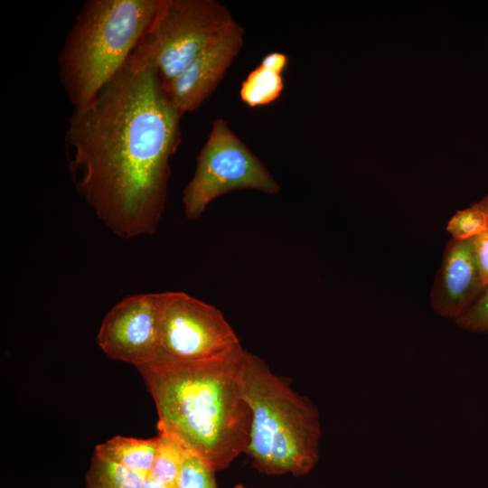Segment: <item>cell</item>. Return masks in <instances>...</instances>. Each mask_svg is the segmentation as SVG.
Wrapping results in <instances>:
<instances>
[{"mask_svg": "<svg viewBox=\"0 0 488 488\" xmlns=\"http://www.w3.org/2000/svg\"><path fill=\"white\" fill-rule=\"evenodd\" d=\"M183 115L157 73L125 66L74 110L65 145L78 192L116 235L153 234L163 213Z\"/></svg>", "mask_w": 488, "mask_h": 488, "instance_id": "obj_1", "label": "cell"}, {"mask_svg": "<svg viewBox=\"0 0 488 488\" xmlns=\"http://www.w3.org/2000/svg\"><path fill=\"white\" fill-rule=\"evenodd\" d=\"M246 350L219 358H158L136 367L158 415V431L178 437L214 471L223 470L249 441L252 412L245 399Z\"/></svg>", "mask_w": 488, "mask_h": 488, "instance_id": "obj_2", "label": "cell"}, {"mask_svg": "<svg viewBox=\"0 0 488 488\" xmlns=\"http://www.w3.org/2000/svg\"><path fill=\"white\" fill-rule=\"evenodd\" d=\"M245 399L252 412L245 449L255 467L267 474L309 473L319 458L321 426L317 408L272 372L263 360L246 352Z\"/></svg>", "mask_w": 488, "mask_h": 488, "instance_id": "obj_3", "label": "cell"}, {"mask_svg": "<svg viewBox=\"0 0 488 488\" xmlns=\"http://www.w3.org/2000/svg\"><path fill=\"white\" fill-rule=\"evenodd\" d=\"M159 0H89L58 58L59 76L74 108L92 99L127 63Z\"/></svg>", "mask_w": 488, "mask_h": 488, "instance_id": "obj_4", "label": "cell"}, {"mask_svg": "<svg viewBox=\"0 0 488 488\" xmlns=\"http://www.w3.org/2000/svg\"><path fill=\"white\" fill-rule=\"evenodd\" d=\"M234 21L215 0H159L127 65L134 71L152 70L162 84L169 82Z\"/></svg>", "mask_w": 488, "mask_h": 488, "instance_id": "obj_5", "label": "cell"}, {"mask_svg": "<svg viewBox=\"0 0 488 488\" xmlns=\"http://www.w3.org/2000/svg\"><path fill=\"white\" fill-rule=\"evenodd\" d=\"M240 189L274 194L280 187L228 122L217 118L197 156L194 174L183 190L184 214L196 219L213 200Z\"/></svg>", "mask_w": 488, "mask_h": 488, "instance_id": "obj_6", "label": "cell"}, {"mask_svg": "<svg viewBox=\"0 0 488 488\" xmlns=\"http://www.w3.org/2000/svg\"><path fill=\"white\" fill-rule=\"evenodd\" d=\"M240 345L215 306L183 292H164L158 358L198 361L219 358Z\"/></svg>", "mask_w": 488, "mask_h": 488, "instance_id": "obj_7", "label": "cell"}, {"mask_svg": "<svg viewBox=\"0 0 488 488\" xmlns=\"http://www.w3.org/2000/svg\"><path fill=\"white\" fill-rule=\"evenodd\" d=\"M164 293L139 294L117 303L105 315L97 343L111 359L136 367L155 361L160 350Z\"/></svg>", "mask_w": 488, "mask_h": 488, "instance_id": "obj_8", "label": "cell"}, {"mask_svg": "<svg viewBox=\"0 0 488 488\" xmlns=\"http://www.w3.org/2000/svg\"><path fill=\"white\" fill-rule=\"evenodd\" d=\"M244 43V29L234 21L174 80L162 84L172 105L183 115L197 109L216 89Z\"/></svg>", "mask_w": 488, "mask_h": 488, "instance_id": "obj_9", "label": "cell"}, {"mask_svg": "<svg viewBox=\"0 0 488 488\" xmlns=\"http://www.w3.org/2000/svg\"><path fill=\"white\" fill-rule=\"evenodd\" d=\"M474 239H452L446 246L430 296L434 311L441 316L457 319L485 290Z\"/></svg>", "mask_w": 488, "mask_h": 488, "instance_id": "obj_10", "label": "cell"}, {"mask_svg": "<svg viewBox=\"0 0 488 488\" xmlns=\"http://www.w3.org/2000/svg\"><path fill=\"white\" fill-rule=\"evenodd\" d=\"M156 446V437L140 439L117 436L97 446L94 454L146 476L153 464Z\"/></svg>", "mask_w": 488, "mask_h": 488, "instance_id": "obj_11", "label": "cell"}, {"mask_svg": "<svg viewBox=\"0 0 488 488\" xmlns=\"http://www.w3.org/2000/svg\"><path fill=\"white\" fill-rule=\"evenodd\" d=\"M157 446L147 476L163 483L176 486L188 449L175 436L158 431Z\"/></svg>", "mask_w": 488, "mask_h": 488, "instance_id": "obj_12", "label": "cell"}, {"mask_svg": "<svg viewBox=\"0 0 488 488\" xmlns=\"http://www.w3.org/2000/svg\"><path fill=\"white\" fill-rule=\"evenodd\" d=\"M284 89L282 73L261 63L242 81L239 97L250 108L267 106L276 101Z\"/></svg>", "mask_w": 488, "mask_h": 488, "instance_id": "obj_13", "label": "cell"}, {"mask_svg": "<svg viewBox=\"0 0 488 488\" xmlns=\"http://www.w3.org/2000/svg\"><path fill=\"white\" fill-rule=\"evenodd\" d=\"M145 476L120 464L93 455L86 474L87 488H139Z\"/></svg>", "mask_w": 488, "mask_h": 488, "instance_id": "obj_14", "label": "cell"}, {"mask_svg": "<svg viewBox=\"0 0 488 488\" xmlns=\"http://www.w3.org/2000/svg\"><path fill=\"white\" fill-rule=\"evenodd\" d=\"M487 230L488 213L480 202L455 212L446 226V230L455 240L475 238Z\"/></svg>", "mask_w": 488, "mask_h": 488, "instance_id": "obj_15", "label": "cell"}, {"mask_svg": "<svg viewBox=\"0 0 488 488\" xmlns=\"http://www.w3.org/2000/svg\"><path fill=\"white\" fill-rule=\"evenodd\" d=\"M215 471L197 454L188 451L179 474L177 488H217Z\"/></svg>", "mask_w": 488, "mask_h": 488, "instance_id": "obj_16", "label": "cell"}, {"mask_svg": "<svg viewBox=\"0 0 488 488\" xmlns=\"http://www.w3.org/2000/svg\"><path fill=\"white\" fill-rule=\"evenodd\" d=\"M455 324L472 332H488V288L476 302L460 317Z\"/></svg>", "mask_w": 488, "mask_h": 488, "instance_id": "obj_17", "label": "cell"}, {"mask_svg": "<svg viewBox=\"0 0 488 488\" xmlns=\"http://www.w3.org/2000/svg\"><path fill=\"white\" fill-rule=\"evenodd\" d=\"M474 252L483 285L488 288V230L474 239Z\"/></svg>", "mask_w": 488, "mask_h": 488, "instance_id": "obj_18", "label": "cell"}, {"mask_svg": "<svg viewBox=\"0 0 488 488\" xmlns=\"http://www.w3.org/2000/svg\"><path fill=\"white\" fill-rule=\"evenodd\" d=\"M262 65L283 73L287 65V57L282 52H270L267 54L260 62Z\"/></svg>", "mask_w": 488, "mask_h": 488, "instance_id": "obj_19", "label": "cell"}, {"mask_svg": "<svg viewBox=\"0 0 488 488\" xmlns=\"http://www.w3.org/2000/svg\"><path fill=\"white\" fill-rule=\"evenodd\" d=\"M139 488H177V487L163 483L146 475L144 478Z\"/></svg>", "mask_w": 488, "mask_h": 488, "instance_id": "obj_20", "label": "cell"}, {"mask_svg": "<svg viewBox=\"0 0 488 488\" xmlns=\"http://www.w3.org/2000/svg\"><path fill=\"white\" fill-rule=\"evenodd\" d=\"M480 203L483 205V207L488 213V194L486 195V197L480 201Z\"/></svg>", "mask_w": 488, "mask_h": 488, "instance_id": "obj_21", "label": "cell"}, {"mask_svg": "<svg viewBox=\"0 0 488 488\" xmlns=\"http://www.w3.org/2000/svg\"><path fill=\"white\" fill-rule=\"evenodd\" d=\"M234 488H246V487H244L243 485L238 484Z\"/></svg>", "mask_w": 488, "mask_h": 488, "instance_id": "obj_22", "label": "cell"}]
</instances>
